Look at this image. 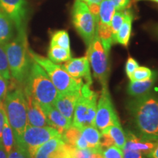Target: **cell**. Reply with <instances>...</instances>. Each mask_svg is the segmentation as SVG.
Listing matches in <instances>:
<instances>
[{
	"instance_id": "cell-1",
	"label": "cell",
	"mask_w": 158,
	"mask_h": 158,
	"mask_svg": "<svg viewBox=\"0 0 158 158\" xmlns=\"http://www.w3.org/2000/svg\"><path fill=\"white\" fill-rule=\"evenodd\" d=\"M127 108L140 135L158 139V97L149 93L128 102Z\"/></svg>"
},
{
	"instance_id": "cell-2",
	"label": "cell",
	"mask_w": 158,
	"mask_h": 158,
	"mask_svg": "<svg viewBox=\"0 0 158 158\" xmlns=\"http://www.w3.org/2000/svg\"><path fill=\"white\" fill-rule=\"evenodd\" d=\"M10 76L17 83L24 84L30 69L32 59L29 54L26 27L17 29V34L4 45Z\"/></svg>"
},
{
	"instance_id": "cell-3",
	"label": "cell",
	"mask_w": 158,
	"mask_h": 158,
	"mask_svg": "<svg viewBox=\"0 0 158 158\" xmlns=\"http://www.w3.org/2000/svg\"><path fill=\"white\" fill-rule=\"evenodd\" d=\"M24 85V92L30 94L41 106L53 105L59 94L48 74L34 60Z\"/></svg>"
},
{
	"instance_id": "cell-4",
	"label": "cell",
	"mask_w": 158,
	"mask_h": 158,
	"mask_svg": "<svg viewBox=\"0 0 158 158\" xmlns=\"http://www.w3.org/2000/svg\"><path fill=\"white\" fill-rule=\"evenodd\" d=\"M3 102L6 115L13 130L15 143H16L20 141L28 124L24 91L19 86H13L7 92Z\"/></svg>"
},
{
	"instance_id": "cell-5",
	"label": "cell",
	"mask_w": 158,
	"mask_h": 158,
	"mask_svg": "<svg viewBox=\"0 0 158 158\" xmlns=\"http://www.w3.org/2000/svg\"><path fill=\"white\" fill-rule=\"evenodd\" d=\"M31 58L37 62L45 71L53 84L59 93L80 90L84 84L81 79H76L70 76L63 68L62 65H59L51 62L48 58L40 56L31 48L29 49Z\"/></svg>"
},
{
	"instance_id": "cell-6",
	"label": "cell",
	"mask_w": 158,
	"mask_h": 158,
	"mask_svg": "<svg viewBox=\"0 0 158 158\" xmlns=\"http://www.w3.org/2000/svg\"><path fill=\"white\" fill-rule=\"evenodd\" d=\"M98 94L91 89L89 85L83 84L81 95L75 108L72 125L80 130L87 126H94Z\"/></svg>"
},
{
	"instance_id": "cell-7",
	"label": "cell",
	"mask_w": 158,
	"mask_h": 158,
	"mask_svg": "<svg viewBox=\"0 0 158 158\" xmlns=\"http://www.w3.org/2000/svg\"><path fill=\"white\" fill-rule=\"evenodd\" d=\"M62 136L54 127H34L27 124L20 141L15 144L28 158H33L40 146L51 138Z\"/></svg>"
},
{
	"instance_id": "cell-8",
	"label": "cell",
	"mask_w": 158,
	"mask_h": 158,
	"mask_svg": "<svg viewBox=\"0 0 158 158\" xmlns=\"http://www.w3.org/2000/svg\"><path fill=\"white\" fill-rule=\"evenodd\" d=\"M87 47L86 56L93 70L94 77L101 84L102 87L108 86L110 75L109 52L104 48L97 34Z\"/></svg>"
},
{
	"instance_id": "cell-9",
	"label": "cell",
	"mask_w": 158,
	"mask_h": 158,
	"mask_svg": "<svg viewBox=\"0 0 158 158\" xmlns=\"http://www.w3.org/2000/svg\"><path fill=\"white\" fill-rule=\"evenodd\" d=\"M72 21L77 32L88 46L97 34V21L86 2L78 0L75 2L72 9Z\"/></svg>"
},
{
	"instance_id": "cell-10",
	"label": "cell",
	"mask_w": 158,
	"mask_h": 158,
	"mask_svg": "<svg viewBox=\"0 0 158 158\" xmlns=\"http://www.w3.org/2000/svg\"><path fill=\"white\" fill-rule=\"evenodd\" d=\"M118 117L114 107L108 86L102 87V92L97 105L94 126L101 133L112 126Z\"/></svg>"
},
{
	"instance_id": "cell-11",
	"label": "cell",
	"mask_w": 158,
	"mask_h": 158,
	"mask_svg": "<svg viewBox=\"0 0 158 158\" xmlns=\"http://www.w3.org/2000/svg\"><path fill=\"white\" fill-rule=\"evenodd\" d=\"M0 9L13 20L16 30L26 27L27 13L26 0H0Z\"/></svg>"
},
{
	"instance_id": "cell-12",
	"label": "cell",
	"mask_w": 158,
	"mask_h": 158,
	"mask_svg": "<svg viewBox=\"0 0 158 158\" xmlns=\"http://www.w3.org/2000/svg\"><path fill=\"white\" fill-rule=\"evenodd\" d=\"M67 73L76 79H84V84L90 85L92 84L90 72V64L87 56L71 58L62 65Z\"/></svg>"
},
{
	"instance_id": "cell-13",
	"label": "cell",
	"mask_w": 158,
	"mask_h": 158,
	"mask_svg": "<svg viewBox=\"0 0 158 158\" xmlns=\"http://www.w3.org/2000/svg\"><path fill=\"white\" fill-rule=\"evenodd\" d=\"M81 95V89L72 92L59 93L53 106L64 116L71 123H73L74 110Z\"/></svg>"
},
{
	"instance_id": "cell-14",
	"label": "cell",
	"mask_w": 158,
	"mask_h": 158,
	"mask_svg": "<svg viewBox=\"0 0 158 158\" xmlns=\"http://www.w3.org/2000/svg\"><path fill=\"white\" fill-rule=\"evenodd\" d=\"M24 91V90H23ZM26 102H27V111L28 124L34 127H45L48 125L46 116L41 106L36 101L30 94L26 93Z\"/></svg>"
},
{
	"instance_id": "cell-15",
	"label": "cell",
	"mask_w": 158,
	"mask_h": 158,
	"mask_svg": "<svg viewBox=\"0 0 158 158\" xmlns=\"http://www.w3.org/2000/svg\"><path fill=\"white\" fill-rule=\"evenodd\" d=\"M126 138L127 141L124 148L137 151L147 157L152 151L158 141V139L144 138L141 135L137 136L130 131H127Z\"/></svg>"
},
{
	"instance_id": "cell-16",
	"label": "cell",
	"mask_w": 158,
	"mask_h": 158,
	"mask_svg": "<svg viewBox=\"0 0 158 158\" xmlns=\"http://www.w3.org/2000/svg\"><path fill=\"white\" fill-rule=\"evenodd\" d=\"M46 116L48 125L54 127L59 132L61 135L64 133L69 127L72 126V123L63 116L53 105L41 106Z\"/></svg>"
},
{
	"instance_id": "cell-17",
	"label": "cell",
	"mask_w": 158,
	"mask_h": 158,
	"mask_svg": "<svg viewBox=\"0 0 158 158\" xmlns=\"http://www.w3.org/2000/svg\"><path fill=\"white\" fill-rule=\"evenodd\" d=\"M133 17V14L131 11L126 10L125 18L119 30L118 31L116 35L114 43H118L126 48L128 47L130 37H131Z\"/></svg>"
},
{
	"instance_id": "cell-18",
	"label": "cell",
	"mask_w": 158,
	"mask_h": 158,
	"mask_svg": "<svg viewBox=\"0 0 158 158\" xmlns=\"http://www.w3.org/2000/svg\"><path fill=\"white\" fill-rule=\"evenodd\" d=\"M15 28L13 20L0 9V44L5 45L14 37Z\"/></svg>"
},
{
	"instance_id": "cell-19",
	"label": "cell",
	"mask_w": 158,
	"mask_h": 158,
	"mask_svg": "<svg viewBox=\"0 0 158 158\" xmlns=\"http://www.w3.org/2000/svg\"><path fill=\"white\" fill-rule=\"evenodd\" d=\"M157 74L150 79L141 81H130L127 86V93L133 98H138L150 93L155 84Z\"/></svg>"
},
{
	"instance_id": "cell-20",
	"label": "cell",
	"mask_w": 158,
	"mask_h": 158,
	"mask_svg": "<svg viewBox=\"0 0 158 158\" xmlns=\"http://www.w3.org/2000/svg\"><path fill=\"white\" fill-rule=\"evenodd\" d=\"M63 141L73 147L79 149H89L88 144L82 136L81 131L79 128L71 126L62 135Z\"/></svg>"
},
{
	"instance_id": "cell-21",
	"label": "cell",
	"mask_w": 158,
	"mask_h": 158,
	"mask_svg": "<svg viewBox=\"0 0 158 158\" xmlns=\"http://www.w3.org/2000/svg\"><path fill=\"white\" fill-rule=\"evenodd\" d=\"M82 136L88 144L89 149L97 152H101L100 147V138L101 133L94 126H87L83 127L81 130Z\"/></svg>"
},
{
	"instance_id": "cell-22",
	"label": "cell",
	"mask_w": 158,
	"mask_h": 158,
	"mask_svg": "<svg viewBox=\"0 0 158 158\" xmlns=\"http://www.w3.org/2000/svg\"><path fill=\"white\" fill-rule=\"evenodd\" d=\"M64 142L62 136L51 138L40 147L33 158H51L55 150Z\"/></svg>"
},
{
	"instance_id": "cell-23",
	"label": "cell",
	"mask_w": 158,
	"mask_h": 158,
	"mask_svg": "<svg viewBox=\"0 0 158 158\" xmlns=\"http://www.w3.org/2000/svg\"><path fill=\"white\" fill-rule=\"evenodd\" d=\"M105 131L107 132L110 138L113 140L114 145L123 151L125 147L126 141H127V138H126V134L124 133L122 129L119 120L116 121L112 126L105 130Z\"/></svg>"
},
{
	"instance_id": "cell-24",
	"label": "cell",
	"mask_w": 158,
	"mask_h": 158,
	"mask_svg": "<svg viewBox=\"0 0 158 158\" xmlns=\"http://www.w3.org/2000/svg\"><path fill=\"white\" fill-rule=\"evenodd\" d=\"M115 12V5L111 0H102L100 5L98 22L105 25L110 26V22Z\"/></svg>"
},
{
	"instance_id": "cell-25",
	"label": "cell",
	"mask_w": 158,
	"mask_h": 158,
	"mask_svg": "<svg viewBox=\"0 0 158 158\" xmlns=\"http://www.w3.org/2000/svg\"><path fill=\"white\" fill-rule=\"evenodd\" d=\"M48 56L51 62L58 63L66 62L72 58L71 51L57 45H50L48 51Z\"/></svg>"
},
{
	"instance_id": "cell-26",
	"label": "cell",
	"mask_w": 158,
	"mask_h": 158,
	"mask_svg": "<svg viewBox=\"0 0 158 158\" xmlns=\"http://www.w3.org/2000/svg\"><path fill=\"white\" fill-rule=\"evenodd\" d=\"M1 140L4 147H5L6 152L8 154L10 152L12 148L13 147V146H14L15 138L13 130H12L10 125L8 119H7V117L5 118V123H4Z\"/></svg>"
},
{
	"instance_id": "cell-27",
	"label": "cell",
	"mask_w": 158,
	"mask_h": 158,
	"mask_svg": "<svg viewBox=\"0 0 158 158\" xmlns=\"http://www.w3.org/2000/svg\"><path fill=\"white\" fill-rule=\"evenodd\" d=\"M50 45H57L61 48L70 50V41L68 31L65 30L54 31L51 35Z\"/></svg>"
},
{
	"instance_id": "cell-28",
	"label": "cell",
	"mask_w": 158,
	"mask_h": 158,
	"mask_svg": "<svg viewBox=\"0 0 158 158\" xmlns=\"http://www.w3.org/2000/svg\"><path fill=\"white\" fill-rule=\"evenodd\" d=\"M157 74V72L152 70L147 67H138L134 71L132 76L130 77V81H141L150 79L155 75Z\"/></svg>"
},
{
	"instance_id": "cell-29",
	"label": "cell",
	"mask_w": 158,
	"mask_h": 158,
	"mask_svg": "<svg viewBox=\"0 0 158 158\" xmlns=\"http://www.w3.org/2000/svg\"><path fill=\"white\" fill-rule=\"evenodd\" d=\"M0 76L5 81H8L11 78L7 54L2 44H0Z\"/></svg>"
},
{
	"instance_id": "cell-30",
	"label": "cell",
	"mask_w": 158,
	"mask_h": 158,
	"mask_svg": "<svg viewBox=\"0 0 158 158\" xmlns=\"http://www.w3.org/2000/svg\"><path fill=\"white\" fill-rule=\"evenodd\" d=\"M125 14L126 10H116L113 18H112L111 22H110V28H111L114 43L116 35L117 34L118 31L119 30L120 27H121L124 20V18H125Z\"/></svg>"
},
{
	"instance_id": "cell-31",
	"label": "cell",
	"mask_w": 158,
	"mask_h": 158,
	"mask_svg": "<svg viewBox=\"0 0 158 158\" xmlns=\"http://www.w3.org/2000/svg\"><path fill=\"white\" fill-rule=\"evenodd\" d=\"M100 153L103 158H123V151L116 145L102 149Z\"/></svg>"
},
{
	"instance_id": "cell-32",
	"label": "cell",
	"mask_w": 158,
	"mask_h": 158,
	"mask_svg": "<svg viewBox=\"0 0 158 158\" xmlns=\"http://www.w3.org/2000/svg\"><path fill=\"white\" fill-rule=\"evenodd\" d=\"M97 152L89 149H79L74 147L70 158H94V153Z\"/></svg>"
},
{
	"instance_id": "cell-33",
	"label": "cell",
	"mask_w": 158,
	"mask_h": 158,
	"mask_svg": "<svg viewBox=\"0 0 158 158\" xmlns=\"http://www.w3.org/2000/svg\"><path fill=\"white\" fill-rule=\"evenodd\" d=\"M139 67V64L137 61L133 57L129 56L128 57L127 62L125 64V72L128 78H130L132 76V74L133 73V72L136 70V68Z\"/></svg>"
},
{
	"instance_id": "cell-34",
	"label": "cell",
	"mask_w": 158,
	"mask_h": 158,
	"mask_svg": "<svg viewBox=\"0 0 158 158\" xmlns=\"http://www.w3.org/2000/svg\"><path fill=\"white\" fill-rule=\"evenodd\" d=\"M7 158H28L27 156L14 144L13 147L12 148L10 152L8 153Z\"/></svg>"
},
{
	"instance_id": "cell-35",
	"label": "cell",
	"mask_w": 158,
	"mask_h": 158,
	"mask_svg": "<svg viewBox=\"0 0 158 158\" xmlns=\"http://www.w3.org/2000/svg\"><path fill=\"white\" fill-rule=\"evenodd\" d=\"M123 158H145L144 155L137 151H134L127 148L123 149Z\"/></svg>"
},
{
	"instance_id": "cell-36",
	"label": "cell",
	"mask_w": 158,
	"mask_h": 158,
	"mask_svg": "<svg viewBox=\"0 0 158 158\" xmlns=\"http://www.w3.org/2000/svg\"><path fill=\"white\" fill-rule=\"evenodd\" d=\"M7 117L6 115V111L5 106H4V102H0V139L2 138V129L4 123H5V118Z\"/></svg>"
},
{
	"instance_id": "cell-37",
	"label": "cell",
	"mask_w": 158,
	"mask_h": 158,
	"mask_svg": "<svg viewBox=\"0 0 158 158\" xmlns=\"http://www.w3.org/2000/svg\"><path fill=\"white\" fill-rule=\"evenodd\" d=\"M7 92V84L6 81L0 76V102L4 101Z\"/></svg>"
},
{
	"instance_id": "cell-38",
	"label": "cell",
	"mask_w": 158,
	"mask_h": 158,
	"mask_svg": "<svg viewBox=\"0 0 158 158\" xmlns=\"http://www.w3.org/2000/svg\"><path fill=\"white\" fill-rule=\"evenodd\" d=\"M116 7V10H124L129 5L130 0H111Z\"/></svg>"
},
{
	"instance_id": "cell-39",
	"label": "cell",
	"mask_w": 158,
	"mask_h": 158,
	"mask_svg": "<svg viewBox=\"0 0 158 158\" xmlns=\"http://www.w3.org/2000/svg\"><path fill=\"white\" fill-rule=\"evenodd\" d=\"M149 158H158V141L157 142V144L155 147L152 149V151L150 152L149 155L147 156Z\"/></svg>"
},
{
	"instance_id": "cell-40",
	"label": "cell",
	"mask_w": 158,
	"mask_h": 158,
	"mask_svg": "<svg viewBox=\"0 0 158 158\" xmlns=\"http://www.w3.org/2000/svg\"><path fill=\"white\" fill-rule=\"evenodd\" d=\"M0 158H7V153L6 152L1 139H0Z\"/></svg>"
},
{
	"instance_id": "cell-41",
	"label": "cell",
	"mask_w": 158,
	"mask_h": 158,
	"mask_svg": "<svg viewBox=\"0 0 158 158\" xmlns=\"http://www.w3.org/2000/svg\"><path fill=\"white\" fill-rule=\"evenodd\" d=\"M102 0H86V4H90V3H93V4H98V5H100V3L102 2Z\"/></svg>"
},
{
	"instance_id": "cell-42",
	"label": "cell",
	"mask_w": 158,
	"mask_h": 158,
	"mask_svg": "<svg viewBox=\"0 0 158 158\" xmlns=\"http://www.w3.org/2000/svg\"><path fill=\"white\" fill-rule=\"evenodd\" d=\"M137 1H151V2H154L158 3V0H137Z\"/></svg>"
},
{
	"instance_id": "cell-43",
	"label": "cell",
	"mask_w": 158,
	"mask_h": 158,
	"mask_svg": "<svg viewBox=\"0 0 158 158\" xmlns=\"http://www.w3.org/2000/svg\"><path fill=\"white\" fill-rule=\"evenodd\" d=\"M155 33H156V34H157V35L158 36V25H157V26H156V27H155Z\"/></svg>"
},
{
	"instance_id": "cell-44",
	"label": "cell",
	"mask_w": 158,
	"mask_h": 158,
	"mask_svg": "<svg viewBox=\"0 0 158 158\" xmlns=\"http://www.w3.org/2000/svg\"><path fill=\"white\" fill-rule=\"evenodd\" d=\"M78 1H82V2H85L86 0H78Z\"/></svg>"
}]
</instances>
